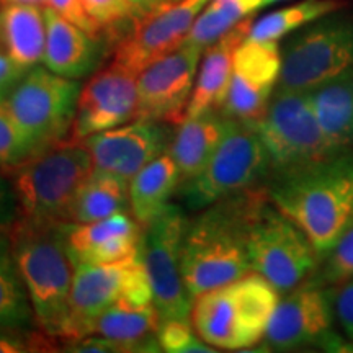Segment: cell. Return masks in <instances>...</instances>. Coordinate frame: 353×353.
I'll return each instance as SVG.
<instances>
[{"instance_id":"obj_1","label":"cell","mask_w":353,"mask_h":353,"mask_svg":"<svg viewBox=\"0 0 353 353\" xmlns=\"http://www.w3.org/2000/svg\"><path fill=\"white\" fill-rule=\"evenodd\" d=\"M267 200L265 185H259L223 198L187 221L182 275L185 288L193 299L252 272L249 234Z\"/></svg>"},{"instance_id":"obj_2","label":"cell","mask_w":353,"mask_h":353,"mask_svg":"<svg viewBox=\"0 0 353 353\" xmlns=\"http://www.w3.org/2000/svg\"><path fill=\"white\" fill-rule=\"evenodd\" d=\"M265 190L268 200L306 232L322 259L353 214V151L268 176Z\"/></svg>"},{"instance_id":"obj_3","label":"cell","mask_w":353,"mask_h":353,"mask_svg":"<svg viewBox=\"0 0 353 353\" xmlns=\"http://www.w3.org/2000/svg\"><path fill=\"white\" fill-rule=\"evenodd\" d=\"M72 223L32 221L19 216L7 236L13 259L32 303L34 322L43 332L63 341L76 262L68 236Z\"/></svg>"},{"instance_id":"obj_4","label":"cell","mask_w":353,"mask_h":353,"mask_svg":"<svg viewBox=\"0 0 353 353\" xmlns=\"http://www.w3.org/2000/svg\"><path fill=\"white\" fill-rule=\"evenodd\" d=\"M280 293L257 272L198 294L192 324L201 341L221 350H247L263 342Z\"/></svg>"},{"instance_id":"obj_5","label":"cell","mask_w":353,"mask_h":353,"mask_svg":"<svg viewBox=\"0 0 353 353\" xmlns=\"http://www.w3.org/2000/svg\"><path fill=\"white\" fill-rule=\"evenodd\" d=\"M92 172L94 162L83 139L69 136L48 145L7 175L19 203V216L69 223L74 198Z\"/></svg>"},{"instance_id":"obj_6","label":"cell","mask_w":353,"mask_h":353,"mask_svg":"<svg viewBox=\"0 0 353 353\" xmlns=\"http://www.w3.org/2000/svg\"><path fill=\"white\" fill-rule=\"evenodd\" d=\"M353 70V13L337 10L288 34L276 88L312 90Z\"/></svg>"},{"instance_id":"obj_7","label":"cell","mask_w":353,"mask_h":353,"mask_svg":"<svg viewBox=\"0 0 353 353\" xmlns=\"http://www.w3.org/2000/svg\"><path fill=\"white\" fill-rule=\"evenodd\" d=\"M255 130L268 157V176L303 169L341 152L322 131L309 90L275 88Z\"/></svg>"},{"instance_id":"obj_8","label":"cell","mask_w":353,"mask_h":353,"mask_svg":"<svg viewBox=\"0 0 353 353\" xmlns=\"http://www.w3.org/2000/svg\"><path fill=\"white\" fill-rule=\"evenodd\" d=\"M268 174V157L255 125L231 120L205 169L183 185L185 203L200 211L234 193L259 187Z\"/></svg>"},{"instance_id":"obj_9","label":"cell","mask_w":353,"mask_h":353,"mask_svg":"<svg viewBox=\"0 0 353 353\" xmlns=\"http://www.w3.org/2000/svg\"><path fill=\"white\" fill-rule=\"evenodd\" d=\"M249 259L257 272L285 294L307 280L321 255L306 232L267 200L255 216L249 234Z\"/></svg>"},{"instance_id":"obj_10","label":"cell","mask_w":353,"mask_h":353,"mask_svg":"<svg viewBox=\"0 0 353 353\" xmlns=\"http://www.w3.org/2000/svg\"><path fill=\"white\" fill-rule=\"evenodd\" d=\"M81 82L34 65L6 99L17 123L41 152L69 138L76 120Z\"/></svg>"},{"instance_id":"obj_11","label":"cell","mask_w":353,"mask_h":353,"mask_svg":"<svg viewBox=\"0 0 353 353\" xmlns=\"http://www.w3.org/2000/svg\"><path fill=\"white\" fill-rule=\"evenodd\" d=\"M335 286L304 281L281 294L265 332L263 343L272 350L322 347L339 350L342 339L335 334Z\"/></svg>"},{"instance_id":"obj_12","label":"cell","mask_w":353,"mask_h":353,"mask_svg":"<svg viewBox=\"0 0 353 353\" xmlns=\"http://www.w3.org/2000/svg\"><path fill=\"white\" fill-rule=\"evenodd\" d=\"M187 218L176 205L167 206L151 226L144 229V259L152 286L159 322L192 321L193 298L182 275V244Z\"/></svg>"},{"instance_id":"obj_13","label":"cell","mask_w":353,"mask_h":353,"mask_svg":"<svg viewBox=\"0 0 353 353\" xmlns=\"http://www.w3.org/2000/svg\"><path fill=\"white\" fill-rule=\"evenodd\" d=\"M211 0H164L134 13L130 28L114 41L113 63L139 74L145 65L176 50Z\"/></svg>"},{"instance_id":"obj_14","label":"cell","mask_w":353,"mask_h":353,"mask_svg":"<svg viewBox=\"0 0 353 353\" xmlns=\"http://www.w3.org/2000/svg\"><path fill=\"white\" fill-rule=\"evenodd\" d=\"M203 48L182 43L138 74L136 118L175 126L185 120Z\"/></svg>"},{"instance_id":"obj_15","label":"cell","mask_w":353,"mask_h":353,"mask_svg":"<svg viewBox=\"0 0 353 353\" xmlns=\"http://www.w3.org/2000/svg\"><path fill=\"white\" fill-rule=\"evenodd\" d=\"M280 72V43L245 38L234 52L231 81L219 112L231 120L255 125L270 103Z\"/></svg>"},{"instance_id":"obj_16","label":"cell","mask_w":353,"mask_h":353,"mask_svg":"<svg viewBox=\"0 0 353 353\" xmlns=\"http://www.w3.org/2000/svg\"><path fill=\"white\" fill-rule=\"evenodd\" d=\"M136 113L138 74L112 61L81 88L70 136L85 139L136 120Z\"/></svg>"},{"instance_id":"obj_17","label":"cell","mask_w":353,"mask_h":353,"mask_svg":"<svg viewBox=\"0 0 353 353\" xmlns=\"http://www.w3.org/2000/svg\"><path fill=\"white\" fill-rule=\"evenodd\" d=\"M172 138L170 125L136 118L83 141L90 151L94 169L130 182L143 167L169 151Z\"/></svg>"},{"instance_id":"obj_18","label":"cell","mask_w":353,"mask_h":353,"mask_svg":"<svg viewBox=\"0 0 353 353\" xmlns=\"http://www.w3.org/2000/svg\"><path fill=\"white\" fill-rule=\"evenodd\" d=\"M128 260L114 263H79L69 301V321L61 347L85 337L88 325L100 312L120 301Z\"/></svg>"},{"instance_id":"obj_19","label":"cell","mask_w":353,"mask_h":353,"mask_svg":"<svg viewBox=\"0 0 353 353\" xmlns=\"http://www.w3.org/2000/svg\"><path fill=\"white\" fill-rule=\"evenodd\" d=\"M143 242L144 229L128 211L94 223L72 224L68 236L76 265L121 262L138 252Z\"/></svg>"},{"instance_id":"obj_20","label":"cell","mask_w":353,"mask_h":353,"mask_svg":"<svg viewBox=\"0 0 353 353\" xmlns=\"http://www.w3.org/2000/svg\"><path fill=\"white\" fill-rule=\"evenodd\" d=\"M43 12L46 20L44 68L76 81L94 72L101 57L100 38L70 23L50 7H44Z\"/></svg>"},{"instance_id":"obj_21","label":"cell","mask_w":353,"mask_h":353,"mask_svg":"<svg viewBox=\"0 0 353 353\" xmlns=\"http://www.w3.org/2000/svg\"><path fill=\"white\" fill-rule=\"evenodd\" d=\"M252 21V17H247L226 34L205 48L185 118L200 117L203 113L223 107L231 81L234 52L247 38Z\"/></svg>"},{"instance_id":"obj_22","label":"cell","mask_w":353,"mask_h":353,"mask_svg":"<svg viewBox=\"0 0 353 353\" xmlns=\"http://www.w3.org/2000/svg\"><path fill=\"white\" fill-rule=\"evenodd\" d=\"M231 118L211 110L195 118H185L174 132L169 152L180 175V185L188 183L205 169L226 134Z\"/></svg>"},{"instance_id":"obj_23","label":"cell","mask_w":353,"mask_h":353,"mask_svg":"<svg viewBox=\"0 0 353 353\" xmlns=\"http://www.w3.org/2000/svg\"><path fill=\"white\" fill-rule=\"evenodd\" d=\"M159 325L154 304L134 307L117 301L90 322L87 335L110 339L120 343L125 352H161Z\"/></svg>"},{"instance_id":"obj_24","label":"cell","mask_w":353,"mask_h":353,"mask_svg":"<svg viewBox=\"0 0 353 353\" xmlns=\"http://www.w3.org/2000/svg\"><path fill=\"white\" fill-rule=\"evenodd\" d=\"M0 46L23 69L43 63L46 20L39 6L6 3L0 8Z\"/></svg>"},{"instance_id":"obj_25","label":"cell","mask_w":353,"mask_h":353,"mask_svg":"<svg viewBox=\"0 0 353 353\" xmlns=\"http://www.w3.org/2000/svg\"><path fill=\"white\" fill-rule=\"evenodd\" d=\"M180 187V175L169 152L149 162L130 180V211L145 229L164 213L170 198Z\"/></svg>"},{"instance_id":"obj_26","label":"cell","mask_w":353,"mask_h":353,"mask_svg":"<svg viewBox=\"0 0 353 353\" xmlns=\"http://www.w3.org/2000/svg\"><path fill=\"white\" fill-rule=\"evenodd\" d=\"M319 125L339 151H353V70L309 90Z\"/></svg>"},{"instance_id":"obj_27","label":"cell","mask_w":353,"mask_h":353,"mask_svg":"<svg viewBox=\"0 0 353 353\" xmlns=\"http://www.w3.org/2000/svg\"><path fill=\"white\" fill-rule=\"evenodd\" d=\"M130 210V182L94 169L74 198L68 221L85 224Z\"/></svg>"},{"instance_id":"obj_28","label":"cell","mask_w":353,"mask_h":353,"mask_svg":"<svg viewBox=\"0 0 353 353\" xmlns=\"http://www.w3.org/2000/svg\"><path fill=\"white\" fill-rule=\"evenodd\" d=\"M32 303L13 259L7 232H0V327H34Z\"/></svg>"},{"instance_id":"obj_29","label":"cell","mask_w":353,"mask_h":353,"mask_svg":"<svg viewBox=\"0 0 353 353\" xmlns=\"http://www.w3.org/2000/svg\"><path fill=\"white\" fill-rule=\"evenodd\" d=\"M337 8V0H299L254 20L247 38L254 41L280 43V39Z\"/></svg>"},{"instance_id":"obj_30","label":"cell","mask_w":353,"mask_h":353,"mask_svg":"<svg viewBox=\"0 0 353 353\" xmlns=\"http://www.w3.org/2000/svg\"><path fill=\"white\" fill-rule=\"evenodd\" d=\"M262 3L263 0H211L193 23L183 43L205 50L247 17H252Z\"/></svg>"},{"instance_id":"obj_31","label":"cell","mask_w":353,"mask_h":353,"mask_svg":"<svg viewBox=\"0 0 353 353\" xmlns=\"http://www.w3.org/2000/svg\"><path fill=\"white\" fill-rule=\"evenodd\" d=\"M353 276V214L332 249L321 259L307 283L335 286Z\"/></svg>"},{"instance_id":"obj_32","label":"cell","mask_w":353,"mask_h":353,"mask_svg":"<svg viewBox=\"0 0 353 353\" xmlns=\"http://www.w3.org/2000/svg\"><path fill=\"white\" fill-rule=\"evenodd\" d=\"M38 154L32 141L17 123L6 100L0 101V170L8 175Z\"/></svg>"},{"instance_id":"obj_33","label":"cell","mask_w":353,"mask_h":353,"mask_svg":"<svg viewBox=\"0 0 353 353\" xmlns=\"http://www.w3.org/2000/svg\"><path fill=\"white\" fill-rule=\"evenodd\" d=\"M61 342L41 329L0 327V353H51L59 352Z\"/></svg>"},{"instance_id":"obj_34","label":"cell","mask_w":353,"mask_h":353,"mask_svg":"<svg viewBox=\"0 0 353 353\" xmlns=\"http://www.w3.org/2000/svg\"><path fill=\"white\" fill-rule=\"evenodd\" d=\"M159 345L169 353H195L214 352L200 335L195 332L192 321H169L159 325Z\"/></svg>"},{"instance_id":"obj_35","label":"cell","mask_w":353,"mask_h":353,"mask_svg":"<svg viewBox=\"0 0 353 353\" xmlns=\"http://www.w3.org/2000/svg\"><path fill=\"white\" fill-rule=\"evenodd\" d=\"M83 7L100 33L120 32L121 25L136 13L130 0H83Z\"/></svg>"},{"instance_id":"obj_36","label":"cell","mask_w":353,"mask_h":353,"mask_svg":"<svg viewBox=\"0 0 353 353\" xmlns=\"http://www.w3.org/2000/svg\"><path fill=\"white\" fill-rule=\"evenodd\" d=\"M44 7L52 8L61 17H64L65 20H69L70 23L77 25L79 28L85 30L87 33L100 38L101 33L99 26L88 17L85 7H83V0H46V6Z\"/></svg>"},{"instance_id":"obj_37","label":"cell","mask_w":353,"mask_h":353,"mask_svg":"<svg viewBox=\"0 0 353 353\" xmlns=\"http://www.w3.org/2000/svg\"><path fill=\"white\" fill-rule=\"evenodd\" d=\"M335 317L350 341H353V276L335 285Z\"/></svg>"},{"instance_id":"obj_38","label":"cell","mask_w":353,"mask_h":353,"mask_svg":"<svg viewBox=\"0 0 353 353\" xmlns=\"http://www.w3.org/2000/svg\"><path fill=\"white\" fill-rule=\"evenodd\" d=\"M19 218V203L10 179L0 170V232H8Z\"/></svg>"},{"instance_id":"obj_39","label":"cell","mask_w":353,"mask_h":353,"mask_svg":"<svg viewBox=\"0 0 353 353\" xmlns=\"http://www.w3.org/2000/svg\"><path fill=\"white\" fill-rule=\"evenodd\" d=\"M28 70L30 69H23L10 59L7 52L0 48V101L6 100L12 94L13 88L19 85V82Z\"/></svg>"},{"instance_id":"obj_40","label":"cell","mask_w":353,"mask_h":353,"mask_svg":"<svg viewBox=\"0 0 353 353\" xmlns=\"http://www.w3.org/2000/svg\"><path fill=\"white\" fill-rule=\"evenodd\" d=\"M130 2H131L132 8H134V12L138 13V12H143V10H145V8H149V7L156 6V3L164 2V0H130Z\"/></svg>"},{"instance_id":"obj_41","label":"cell","mask_w":353,"mask_h":353,"mask_svg":"<svg viewBox=\"0 0 353 353\" xmlns=\"http://www.w3.org/2000/svg\"><path fill=\"white\" fill-rule=\"evenodd\" d=\"M0 3H2V6H6V3H30V6L44 7L46 6V0H0Z\"/></svg>"},{"instance_id":"obj_42","label":"cell","mask_w":353,"mask_h":353,"mask_svg":"<svg viewBox=\"0 0 353 353\" xmlns=\"http://www.w3.org/2000/svg\"><path fill=\"white\" fill-rule=\"evenodd\" d=\"M280 2H286V0H263L262 7H268V6H275V3H280Z\"/></svg>"}]
</instances>
